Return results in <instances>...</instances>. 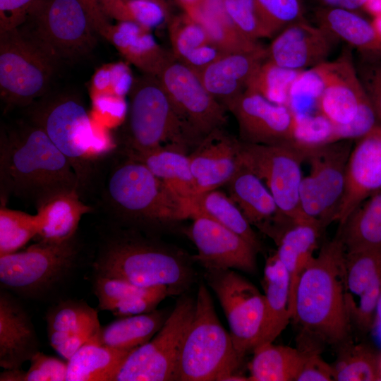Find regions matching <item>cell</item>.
Wrapping results in <instances>:
<instances>
[{
    "label": "cell",
    "instance_id": "17",
    "mask_svg": "<svg viewBox=\"0 0 381 381\" xmlns=\"http://www.w3.org/2000/svg\"><path fill=\"white\" fill-rule=\"evenodd\" d=\"M344 293L351 325L371 330L381 299V246L346 251Z\"/></svg>",
    "mask_w": 381,
    "mask_h": 381
},
{
    "label": "cell",
    "instance_id": "36",
    "mask_svg": "<svg viewBox=\"0 0 381 381\" xmlns=\"http://www.w3.org/2000/svg\"><path fill=\"white\" fill-rule=\"evenodd\" d=\"M127 155L143 162L174 193L192 203L195 198V187L188 154L162 148L144 154Z\"/></svg>",
    "mask_w": 381,
    "mask_h": 381
},
{
    "label": "cell",
    "instance_id": "60",
    "mask_svg": "<svg viewBox=\"0 0 381 381\" xmlns=\"http://www.w3.org/2000/svg\"><path fill=\"white\" fill-rule=\"evenodd\" d=\"M364 10L373 17L381 13V0H369Z\"/></svg>",
    "mask_w": 381,
    "mask_h": 381
},
{
    "label": "cell",
    "instance_id": "5",
    "mask_svg": "<svg viewBox=\"0 0 381 381\" xmlns=\"http://www.w3.org/2000/svg\"><path fill=\"white\" fill-rule=\"evenodd\" d=\"M126 115L121 149L126 155L162 148L187 154L197 145L155 75L134 78Z\"/></svg>",
    "mask_w": 381,
    "mask_h": 381
},
{
    "label": "cell",
    "instance_id": "56",
    "mask_svg": "<svg viewBox=\"0 0 381 381\" xmlns=\"http://www.w3.org/2000/svg\"><path fill=\"white\" fill-rule=\"evenodd\" d=\"M375 109L381 125V66L373 69L366 80L364 87Z\"/></svg>",
    "mask_w": 381,
    "mask_h": 381
},
{
    "label": "cell",
    "instance_id": "37",
    "mask_svg": "<svg viewBox=\"0 0 381 381\" xmlns=\"http://www.w3.org/2000/svg\"><path fill=\"white\" fill-rule=\"evenodd\" d=\"M206 31L212 43L227 53L251 51L262 47L258 41L243 35L226 14L222 0H204L188 14Z\"/></svg>",
    "mask_w": 381,
    "mask_h": 381
},
{
    "label": "cell",
    "instance_id": "53",
    "mask_svg": "<svg viewBox=\"0 0 381 381\" xmlns=\"http://www.w3.org/2000/svg\"><path fill=\"white\" fill-rule=\"evenodd\" d=\"M332 380H334L332 365L327 363L315 350L307 351L305 362L296 381Z\"/></svg>",
    "mask_w": 381,
    "mask_h": 381
},
{
    "label": "cell",
    "instance_id": "21",
    "mask_svg": "<svg viewBox=\"0 0 381 381\" xmlns=\"http://www.w3.org/2000/svg\"><path fill=\"white\" fill-rule=\"evenodd\" d=\"M195 197L226 185L241 166L240 140L218 128L188 154ZM194 200V199H193Z\"/></svg>",
    "mask_w": 381,
    "mask_h": 381
},
{
    "label": "cell",
    "instance_id": "23",
    "mask_svg": "<svg viewBox=\"0 0 381 381\" xmlns=\"http://www.w3.org/2000/svg\"><path fill=\"white\" fill-rule=\"evenodd\" d=\"M40 343L31 318L11 292L0 291V366L21 368L40 351Z\"/></svg>",
    "mask_w": 381,
    "mask_h": 381
},
{
    "label": "cell",
    "instance_id": "45",
    "mask_svg": "<svg viewBox=\"0 0 381 381\" xmlns=\"http://www.w3.org/2000/svg\"><path fill=\"white\" fill-rule=\"evenodd\" d=\"M335 142V125L321 113L296 114L295 145L308 149Z\"/></svg>",
    "mask_w": 381,
    "mask_h": 381
},
{
    "label": "cell",
    "instance_id": "12",
    "mask_svg": "<svg viewBox=\"0 0 381 381\" xmlns=\"http://www.w3.org/2000/svg\"><path fill=\"white\" fill-rule=\"evenodd\" d=\"M240 157L241 164L266 185L283 216L292 221L310 218L303 213L300 201L305 149L294 144L259 145L240 140Z\"/></svg>",
    "mask_w": 381,
    "mask_h": 381
},
{
    "label": "cell",
    "instance_id": "47",
    "mask_svg": "<svg viewBox=\"0 0 381 381\" xmlns=\"http://www.w3.org/2000/svg\"><path fill=\"white\" fill-rule=\"evenodd\" d=\"M169 35L172 54L179 61L193 49L211 42L202 26L186 13L169 20Z\"/></svg>",
    "mask_w": 381,
    "mask_h": 381
},
{
    "label": "cell",
    "instance_id": "19",
    "mask_svg": "<svg viewBox=\"0 0 381 381\" xmlns=\"http://www.w3.org/2000/svg\"><path fill=\"white\" fill-rule=\"evenodd\" d=\"M381 191V125L356 140L346 168L344 194L335 222L341 226L363 202Z\"/></svg>",
    "mask_w": 381,
    "mask_h": 381
},
{
    "label": "cell",
    "instance_id": "48",
    "mask_svg": "<svg viewBox=\"0 0 381 381\" xmlns=\"http://www.w3.org/2000/svg\"><path fill=\"white\" fill-rule=\"evenodd\" d=\"M255 4L269 37L305 19L301 0H255Z\"/></svg>",
    "mask_w": 381,
    "mask_h": 381
},
{
    "label": "cell",
    "instance_id": "3",
    "mask_svg": "<svg viewBox=\"0 0 381 381\" xmlns=\"http://www.w3.org/2000/svg\"><path fill=\"white\" fill-rule=\"evenodd\" d=\"M108 171L102 198L117 226L157 237L190 218L191 202L174 193L143 162L121 152Z\"/></svg>",
    "mask_w": 381,
    "mask_h": 381
},
{
    "label": "cell",
    "instance_id": "14",
    "mask_svg": "<svg viewBox=\"0 0 381 381\" xmlns=\"http://www.w3.org/2000/svg\"><path fill=\"white\" fill-rule=\"evenodd\" d=\"M204 277L224 312L237 351L244 357L258 345L262 336L265 319L264 294L231 269L205 270Z\"/></svg>",
    "mask_w": 381,
    "mask_h": 381
},
{
    "label": "cell",
    "instance_id": "50",
    "mask_svg": "<svg viewBox=\"0 0 381 381\" xmlns=\"http://www.w3.org/2000/svg\"><path fill=\"white\" fill-rule=\"evenodd\" d=\"M379 125L380 123L375 109L367 94L353 121L344 126H335L336 141L358 140Z\"/></svg>",
    "mask_w": 381,
    "mask_h": 381
},
{
    "label": "cell",
    "instance_id": "4",
    "mask_svg": "<svg viewBox=\"0 0 381 381\" xmlns=\"http://www.w3.org/2000/svg\"><path fill=\"white\" fill-rule=\"evenodd\" d=\"M346 248L337 234L308 262L296 286L292 319L308 334L330 344L349 341L344 293Z\"/></svg>",
    "mask_w": 381,
    "mask_h": 381
},
{
    "label": "cell",
    "instance_id": "31",
    "mask_svg": "<svg viewBox=\"0 0 381 381\" xmlns=\"http://www.w3.org/2000/svg\"><path fill=\"white\" fill-rule=\"evenodd\" d=\"M226 186L246 219L260 231L283 216L264 182L243 164Z\"/></svg>",
    "mask_w": 381,
    "mask_h": 381
},
{
    "label": "cell",
    "instance_id": "35",
    "mask_svg": "<svg viewBox=\"0 0 381 381\" xmlns=\"http://www.w3.org/2000/svg\"><path fill=\"white\" fill-rule=\"evenodd\" d=\"M248 363L250 381H296L306 358V351L273 342L255 346Z\"/></svg>",
    "mask_w": 381,
    "mask_h": 381
},
{
    "label": "cell",
    "instance_id": "30",
    "mask_svg": "<svg viewBox=\"0 0 381 381\" xmlns=\"http://www.w3.org/2000/svg\"><path fill=\"white\" fill-rule=\"evenodd\" d=\"M262 285L265 301V319L258 345L274 342L291 320L289 275L276 253L266 260Z\"/></svg>",
    "mask_w": 381,
    "mask_h": 381
},
{
    "label": "cell",
    "instance_id": "38",
    "mask_svg": "<svg viewBox=\"0 0 381 381\" xmlns=\"http://www.w3.org/2000/svg\"><path fill=\"white\" fill-rule=\"evenodd\" d=\"M338 234L346 252L381 246V191L355 209Z\"/></svg>",
    "mask_w": 381,
    "mask_h": 381
},
{
    "label": "cell",
    "instance_id": "63",
    "mask_svg": "<svg viewBox=\"0 0 381 381\" xmlns=\"http://www.w3.org/2000/svg\"><path fill=\"white\" fill-rule=\"evenodd\" d=\"M380 380H381V360H380Z\"/></svg>",
    "mask_w": 381,
    "mask_h": 381
},
{
    "label": "cell",
    "instance_id": "13",
    "mask_svg": "<svg viewBox=\"0 0 381 381\" xmlns=\"http://www.w3.org/2000/svg\"><path fill=\"white\" fill-rule=\"evenodd\" d=\"M352 142L341 140L305 149L310 172L301 183V206L308 217L319 221L325 228L335 222Z\"/></svg>",
    "mask_w": 381,
    "mask_h": 381
},
{
    "label": "cell",
    "instance_id": "46",
    "mask_svg": "<svg viewBox=\"0 0 381 381\" xmlns=\"http://www.w3.org/2000/svg\"><path fill=\"white\" fill-rule=\"evenodd\" d=\"M129 67L123 62L104 66L93 76L92 99H125L133 84Z\"/></svg>",
    "mask_w": 381,
    "mask_h": 381
},
{
    "label": "cell",
    "instance_id": "58",
    "mask_svg": "<svg viewBox=\"0 0 381 381\" xmlns=\"http://www.w3.org/2000/svg\"><path fill=\"white\" fill-rule=\"evenodd\" d=\"M4 370L0 373L1 381H25L26 371L22 368Z\"/></svg>",
    "mask_w": 381,
    "mask_h": 381
},
{
    "label": "cell",
    "instance_id": "62",
    "mask_svg": "<svg viewBox=\"0 0 381 381\" xmlns=\"http://www.w3.org/2000/svg\"><path fill=\"white\" fill-rule=\"evenodd\" d=\"M151 1H155L159 4H161L162 6H163L164 7L167 8H169L168 7V4L167 3V1L166 0H151Z\"/></svg>",
    "mask_w": 381,
    "mask_h": 381
},
{
    "label": "cell",
    "instance_id": "27",
    "mask_svg": "<svg viewBox=\"0 0 381 381\" xmlns=\"http://www.w3.org/2000/svg\"><path fill=\"white\" fill-rule=\"evenodd\" d=\"M92 289L101 310L121 318L151 312L167 296L164 286L145 288L107 276L93 274Z\"/></svg>",
    "mask_w": 381,
    "mask_h": 381
},
{
    "label": "cell",
    "instance_id": "29",
    "mask_svg": "<svg viewBox=\"0 0 381 381\" xmlns=\"http://www.w3.org/2000/svg\"><path fill=\"white\" fill-rule=\"evenodd\" d=\"M36 207L40 224L36 237L48 242H62L74 236L83 216L93 210L80 200L78 190L54 195Z\"/></svg>",
    "mask_w": 381,
    "mask_h": 381
},
{
    "label": "cell",
    "instance_id": "51",
    "mask_svg": "<svg viewBox=\"0 0 381 381\" xmlns=\"http://www.w3.org/2000/svg\"><path fill=\"white\" fill-rule=\"evenodd\" d=\"M30 361L25 381H66L67 361L40 351Z\"/></svg>",
    "mask_w": 381,
    "mask_h": 381
},
{
    "label": "cell",
    "instance_id": "28",
    "mask_svg": "<svg viewBox=\"0 0 381 381\" xmlns=\"http://www.w3.org/2000/svg\"><path fill=\"white\" fill-rule=\"evenodd\" d=\"M150 30L132 22L119 21L111 25L105 39L145 74L157 76L173 54L160 47Z\"/></svg>",
    "mask_w": 381,
    "mask_h": 381
},
{
    "label": "cell",
    "instance_id": "1",
    "mask_svg": "<svg viewBox=\"0 0 381 381\" xmlns=\"http://www.w3.org/2000/svg\"><path fill=\"white\" fill-rule=\"evenodd\" d=\"M0 185L1 205L13 196L37 207L59 193H80L68 159L30 121L1 128Z\"/></svg>",
    "mask_w": 381,
    "mask_h": 381
},
{
    "label": "cell",
    "instance_id": "34",
    "mask_svg": "<svg viewBox=\"0 0 381 381\" xmlns=\"http://www.w3.org/2000/svg\"><path fill=\"white\" fill-rule=\"evenodd\" d=\"M131 351L105 346L95 336L67 361L66 381H112Z\"/></svg>",
    "mask_w": 381,
    "mask_h": 381
},
{
    "label": "cell",
    "instance_id": "7",
    "mask_svg": "<svg viewBox=\"0 0 381 381\" xmlns=\"http://www.w3.org/2000/svg\"><path fill=\"white\" fill-rule=\"evenodd\" d=\"M80 250L75 234L62 242L38 241L25 250L1 255V287L26 299L47 300L74 273Z\"/></svg>",
    "mask_w": 381,
    "mask_h": 381
},
{
    "label": "cell",
    "instance_id": "25",
    "mask_svg": "<svg viewBox=\"0 0 381 381\" xmlns=\"http://www.w3.org/2000/svg\"><path fill=\"white\" fill-rule=\"evenodd\" d=\"M266 59L264 47L231 52L197 73L207 90L226 109L246 90L250 79Z\"/></svg>",
    "mask_w": 381,
    "mask_h": 381
},
{
    "label": "cell",
    "instance_id": "10",
    "mask_svg": "<svg viewBox=\"0 0 381 381\" xmlns=\"http://www.w3.org/2000/svg\"><path fill=\"white\" fill-rule=\"evenodd\" d=\"M58 64L18 28L0 31V95L5 111L47 92Z\"/></svg>",
    "mask_w": 381,
    "mask_h": 381
},
{
    "label": "cell",
    "instance_id": "16",
    "mask_svg": "<svg viewBox=\"0 0 381 381\" xmlns=\"http://www.w3.org/2000/svg\"><path fill=\"white\" fill-rule=\"evenodd\" d=\"M184 233L195 246L192 256L205 270L231 269L257 272L255 248L238 234L203 215H195Z\"/></svg>",
    "mask_w": 381,
    "mask_h": 381
},
{
    "label": "cell",
    "instance_id": "39",
    "mask_svg": "<svg viewBox=\"0 0 381 381\" xmlns=\"http://www.w3.org/2000/svg\"><path fill=\"white\" fill-rule=\"evenodd\" d=\"M195 215L207 217L243 238L258 252L262 249V243L252 225L241 210L224 193L212 190L203 193L192 201Z\"/></svg>",
    "mask_w": 381,
    "mask_h": 381
},
{
    "label": "cell",
    "instance_id": "55",
    "mask_svg": "<svg viewBox=\"0 0 381 381\" xmlns=\"http://www.w3.org/2000/svg\"><path fill=\"white\" fill-rule=\"evenodd\" d=\"M84 7L90 18L95 32L102 37H106L111 23L104 13L100 5V0H78Z\"/></svg>",
    "mask_w": 381,
    "mask_h": 381
},
{
    "label": "cell",
    "instance_id": "54",
    "mask_svg": "<svg viewBox=\"0 0 381 381\" xmlns=\"http://www.w3.org/2000/svg\"><path fill=\"white\" fill-rule=\"evenodd\" d=\"M226 54L217 45L208 42L191 51L180 61L199 73Z\"/></svg>",
    "mask_w": 381,
    "mask_h": 381
},
{
    "label": "cell",
    "instance_id": "42",
    "mask_svg": "<svg viewBox=\"0 0 381 381\" xmlns=\"http://www.w3.org/2000/svg\"><path fill=\"white\" fill-rule=\"evenodd\" d=\"M37 214L12 210L1 205L0 208V256L18 251L40 231Z\"/></svg>",
    "mask_w": 381,
    "mask_h": 381
},
{
    "label": "cell",
    "instance_id": "9",
    "mask_svg": "<svg viewBox=\"0 0 381 381\" xmlns=\"http://www.w3.org/2000/svg\"><path fill=\"white\" fill-rule=\"evenodd\" d=\"M58 64L92 52L97 33L78 0H37L18 28Z\"/></svg>",
    "mask_w": 381,
    "mask_h": 381
},
{
    "label": "cell",
    "instance_id": "11",
    "mask_svg": "<svg viewBox=\"0 0 381 381\" xmlns=\"http://www.w3.org/2000/svg\"><path fill=\"white\" fill-rule=\"evenodd\" d=\"M195 310V298L181 296L159 332L128 353L112 381H178L181 344Z\"/></svg>",
    "mask_w": 381,
    "mask_h": 381
},
{
    "label": "cell",
    "instance_id": "49",
    "mask_svg": "<svg viewBox=\"0 0 381 381\" xmlns=\"http://www.w3.org/2000/svg\"><path fill=\"white\" fill-rule=\"evenodd\" d=\"M222 1L230 20L243 35L255 41L269 37L259 16L255 0Z\"/></svg>",
    "mask_w": 381,
    "mask_h": 381
},
{
    "label": "cell",
    "instance_id": "26",
    "mask_svg": "<svg viewBox=\"0 0 381 381\" xmlns=\"http://www.w3.org/2000/svg\"><path fill=\"white\" fill-rule=\"evenodd\" d=\"M325 228L314 219L294 221L277 231L271 238L277 246V255L290 279L289 312L292 319L295 293L303 271L315 256Z\"/></svg>",
    "mask_w": 381,
    "mask_h": 381
},
{
    "label": "cell",
    "instance_id": "41",
    "mask_svg": "<svg viewBox=\"0 0 381 381\" xmlns=\"http://www.w3.org/2000/svg\"><path fill=\"white\" fill-rule=\"evenodd\" d=\"M301 71L281 67L265 59L250 79L246 90L273 103L288 106L291 87Z\"/></svg>",
    "mask_w": 381,
    "mask_h": 381
},
{
    "label": "cell",
    "instance_id": "59",
    "mask_svg": "<svg viewBox=\"0 0 381 381\" xmlns=\"http://www.w3.org/2000/svg\"><path fill=\"white\" fill-rule=\"evenodd\" d=\"M179 5L182 7L184 13L190 14L198 9L204 0H176Z\"/></svg>",
    "mask_w": 381,
    "mask_h": 381
},
{
    "label": "cell",
    "instance_id": "32",
    "mask_svg": "<svg viewBox=\"0 0 381 381\" xmlns=\"http://www.w3.org/2000/svg\"><path fill=\"white\" fill-rule=\"evenodd\" d=\"M316 24L359 51L381 56V36L369 22L355 11L319 6L314 11Z\"/></svg>",
    "mask_w": 381,
    "mask_h": 381
},
{
    "label": "cell",
    "instance_id": "40",
    "mask_svg": "<svg viewBox=\"0 0 381 381\" xmlns=\"http://www.w3.org/2000/svg\"><path fill=\"white\" fill-rule=\"evenodd\" d=\"M337 358L332 365L335 381L380 380V360L370 347L350 341L339 346Z\"/></svg>",
    "mask_w": 381,
    "mask_h": 381
},
{
    "label": "cell",
    "instance_id": "6",
    "mask_svg": "<svg viewBox=\"0 0 381 381\" xmlns=\"http://www.w3.org/2000/svg\"><path fill=\"white\" fill-rule=\"evenodd\" d=\"M243 358L222 325L208 289L200 284L194 316L181 344L178 381H224Z\"/></svg>",
    "mask_w": 381,
    "mask_h": 381
},
{
    "label": "cell",
    "instance_id": "20",
    "mask_svg": "<svg viewBox=\"0 0 381 381\" xmlns=\"http://www.w3.org/2000/svg\"><path fill=\"white\" fill-rule=\"evenodd\" d=\"M337 41L328 30L305 18L279 32L266 48V59L289 69H308L327 61Z\"/></svg>",
    "mask_w": 381,
    "mask_h": 381
},
{
    "label": "cell",
    "instance_id": "22",
    "mask_svg": "<svg viewBox=\"0 0 381 381\" xmlns=\"http://www.w3.org/2000/svg\"><path fill=\"white\" fill-rule=\"evenodd\" d=\"M51 346L68 361L92 339L101 325L97 309L82 300H61L45 315Z\"/></svg>",
    "mask_w": 381,
    "mask_h": 381
},
{
    "label": "cell",
    "instance_id": "44",
    "mask_svg": "<svg viewBox=\"0 0 381 381\" xmlns=\"http://www.w3.org/2000/svg\"><path fill=\"white\" fill-rule=\"evenodd\" d=\"M329 61L303 70L294 81L289 92L288 107L295 114L318 111V102L324 91L329 73Z\"/></svg>",
    "mask_w": 381,
    "mask_h": 381
},
{
    "label": "cell",
    "instance_id": "24",
    "mask_svg": "<svg viewBox=\"0 0 381 381\" xmlns=\"http://www.w3.org/2000/svg\"><path fill=\"white\" fill-rule=\"evenodd\" d=\"M367 92L353 63L351 53L345 51L329 61L327 84L318 102V111L335 126L351 123Z\"/></svg>",
    "mask_w": 381,
    "mask_h": 381
},
{
    "label": "cell",
    "instance_id": "33",
    "mask_svg": "<svg viewBox=\"0 0 381 381\" xmlns=\"http://www.w3.org/2000/svg\"><path fill=\"white\" fill-rule=\"evenodd\" d=\"M171 312L149 313L119 318L101 326L95 335L101 344L119 350L132 351L149 341L162 328Z\"/></svg>",
    "mask_w": 381,
    "mask_h": 381
},
{
    "label": "cell",
    "instance_id": "2",
    "mask_svg": "<svg viewBox=\"0 0 381 381\" xmlns=\"http://www.w3.org/2000/svg\"><path fill=\"white\" fill-rule=\"evenodd\" d=\"M194 262L184 250L156 236L117 226L102 238L92 271L138 286H164L176 296L195 282Z\"/></svg>",
    "mask_w": 381,
    "mask_h": 381
},
{
    "label": "cell",
    "instance_id": "61",
    "mask_svg": "<svg viewBox=\"0 0 381 381\" xmlns=\"http://www.w3.org/2000/svg\"><path fill=\"white\" fill-rule=\"evenodd\" d=\"M372 23L381 36V13L373 17Z\"/></svg>",
    "mask_w": 381,
    "mask_h": 381
},
{
    "label": "cell",
    "instance_id": "15",
    "mask_svg": "<svg viewBox=\"0 0 381 381\" xmlns=\"http://www.w3.org/2000/svg\"><path fill=\"white\" fill-rule=\"evenodd\" d=\"M157 77L197 144L224 128L226 109L207 90L195 71L172 56Z\"/></svg>",
    "mask_w": 381,
    "mask_h": 381
},
{
    "label": "cell",
    "instance_id": "18",
    "mask_svg": "<svg viewBox=\"0 0 381 381\" xmlns=\"http://www.w3.org/2000/svg\"><path fill=\"white\" fill-rule=\"evenodd\" d=\"M235 117L239 140L259 145L294 144L295 113L246 90L226 107Z\"/></svg>",
    "mask_w": 381,
    "mask_h": 381
},
{
    "label": "cell",
    "instance_id": "52",
    "mask_svg": "<svg viewBox=\"0 0 381 381\" xmlns=\"http://www.w3.org/2000/svg\"><path fill=\"white\" fill-rule=\"evenodd\" d=\"M37 0H0V31L18 28Z\"/></svg>",
    "mask_w": 381,
    "mask_h": 381
},
{
    "label": "cell",
    "instance_id": "8",
    "mask_svg": "<svg viewBox=\"0 0 381 381\" xmlns=\"http://www.w3.org/2000/svg\"><path fill=\"white\" fill-rule=\"evenodd\" d=\"M29 107L30 121L42 129L68 159L81 191L92 180L93 161L99 155V140L84 104L73 96L60 95Z\"/></svg>",
    "mask_w": 381,
    "mask_h": 381
},
{
    "label": "cell",
    "instance_id": "57",
    "mask_svg": "<svg viewBox=\"0 0 381 381\" xmlns=\"http://www.w3.org/2000/svg\"><path fill=\"white\" fill-rule=\"evenodd\" d=\"M320 6L338 8L356 11L364 9L369 0H316Z\"/></svg>",
    "mask_w": 381,
    "mask_h": 381
},
{
    "label": "cell",
    "instance_id": "43",
    "mask_svg": "<svg viewBox=\"0 0 381 381\" xmlns=\"http://www.w3.org/2000/svg\"><path fill=\"white\" fill-rule=\"evenodd\" d=\"M100 5L107 17L132 22L149 30L169 19V8L151 0H100Z\"/></svg>",
    "mask_w": 381,
    "mask_h": 381
}]
</instances>
